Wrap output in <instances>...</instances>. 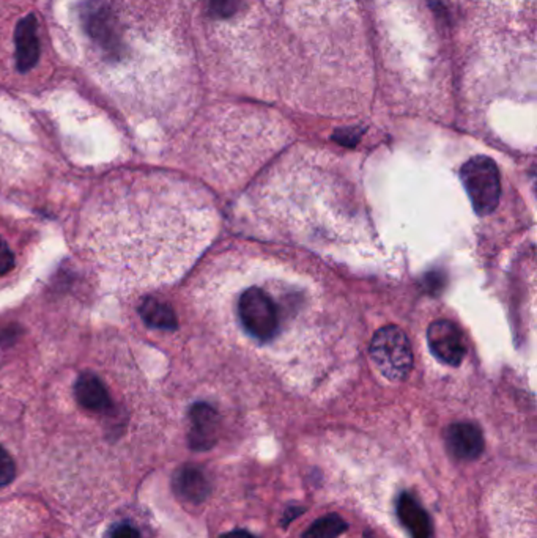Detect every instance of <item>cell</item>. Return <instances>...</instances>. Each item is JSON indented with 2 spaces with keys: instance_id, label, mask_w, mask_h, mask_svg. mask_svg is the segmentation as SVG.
I'll use <instances>...</instances> for the list:
<instances>
[{
  "instance_id": "obj_17",
  "label": "cell",
  "mask_w": 537,
  "mask_h": 538,
  "mask_svg": "<svg viewBox=\"0 0 537 538\" xmlns=\"http://www.w3.org/2000/svg\"><path fill=\"white\" fill-rule=\"evenodd\" d=\"M110 538H141V535H139L136 527L129 526V524H120V526L114 527Z\"/></svg>"
},
{
  "instance_id": "obj_5",
  "label": "cell",
  "mask_w": 537,
  "mask_h": 538,
  "mask_svg": "<svg viewBox=\"0 0 537 538\" xmlns=\"http://www.w3.org/2000/svg\"><path fill=\"white\" fill-rule=\"evenodd\" d=\"M429 348L438 361L457 367L465 357V343L457 324L449 320H437L429 326Z\"/></svg>"
},
{
  "instance_id": "obj_15",
  "label": "cell",
  "mask_w": 537,
  "mask_h": 538,
  "mask_svg": "<svg viewBox=\"0 0 537 538\" xmlns=\"http://www.w3.org/2000/svg\"><path fill=\"white\" fill-rule=\"evenodd\" d=\"M16 476V465L12 455L6 452V449L0 446V488L12 484Z\"/></svg>"
},
{
  "instance_id": "obj_13",
  "label": "cell",
  "mask_w": 537,
  "mask_h": 538,
  "mask_svg": "<svg viewBox=\"0 0 537 538\" xmlns=\"http://www.w3.org/2000/svg\"><path fill=\"white\" fill-rule=\"evenodd\" d=\"M347 529L345 520H342L339 515L330 514L312 523L303 533V538H337L347 533Z\"/></svg>"
},
{
  "instance_id": "obj_4",
  "label": "cell",
  "mask_w": 537,
  "mask_h": 538,
  "mask_svg": "<svg viewBox=\"0 0 537 538\" xmlns=\"http://www.w3.org/2000/svg\"><path fill=\"white\" fill-rule=\"evenodd\" d=\"M80 18L87 33L108 54L118 57L123 52L118 21L108 4L101 0H87L80 8Z\"/></svg>"
},
{
  "instance_id": "obj_2",
  "label": "cell",
  "mask_w": 537,
  "mask_h": 538,
  "mask_svg": "<svg viewBox=\"0 0 537 538\" xmlns=\"http://www.w3.org/2000/svg\"><path fill=\"white\" fill-rule=\"evenodd\" d=\"M460 178L479 216L494 213L501 197L500 171L488 156H475L462 165Z\"/></svg>"
},
{
  "instance_id": "obj_1",
  "label": "cell",
  "mask_w": 537,
  "mask_h": 538,
  "mask_svg": "<svg viewBox=\"0 0 537 538\" xmlns=\"http://www.w3.org/2000/svg\"><path fill=\"white\" fill-rule=\"evenodd\" d=\"M371 356L375 367L390 381L399 383L409 376L413 367V353L409 337L394 324L380 328L371 342Z\"/></svg>"
},
{
  "instance_id": "obj_7",
  "label": "cell",
  "mask_w": 537,
  "mask_h": 538,
  "mask_svg": "<svg viewBox=\"0 0 537 538\" xmlns=\"http://www.w3.org/2000/svg\"><path fill=\"white\" fill-rule=\"evenodd\" d=\"M191 430L188 434L190 447L197 452L213 449L220 434V416L213 406L195 404L190 410Z\"/></svg>"
},
{
  "instance_id": "obj_10",
  "label": "cell",
  "mask_w": 537,
  "mask_h": 538,
  "mask_svg": "<svg viewBox=\"0 0 537 538\" xmlns=\"http://www.w3.org/2000/svg\"><path fill=\"white\" fill-rule=\"evenodd\" d=\"M397 518L411 538H432L434 529L428 512L416 501L415 496L402 493L397 499Z\"/></svg>"
},
{
  "instance_id": "obj_11",
  "label": "cell",
  "mask_w": 537,
  "mask_h": 538,
  "mask_svg": "<svg viewBox=\"0 0 537 538\" xmlns=\"http://www.w3.org/2000/svg\"><path fill=\"white\" fill-rule=\"evenodd\" d=\"M74 397L76 402L87 411L103 414L112 410V400L109 392L103 385V381L97 375L86 372L80 375L74 385Z\"/></svg>"
},
{
  "instance_id": "obj_16",
  "label": "cell",
  "mask_w": 537,
  "mask_h": 538,
  "mask_svg": "<svg viewBox=\"0 0 537 538\" xmlns=\"http://www.w3.org/2000/svg\"><path fill=\"white\" fill-rule=\"evenodd\" d=\"M14 254L6 245L5 239L0 237V275L8 274L14 268Z\"/></svg>"
},
{
  "instance_id": "obj_19",
  "label": "cell",
  "mask_w": 537,
  "mask_h": 538,
  "mask_svg": "<svg viewBox=\"0 0 537 538\" xmlns=\"http://www.w3.org/2000/svg\"><path fill=\"white\" fill-rule=\"evenodd\" d=\"M220 538H256L252 533H248V531H241V529H237V531H232V533H224V535H221Z\"/></svg>"
},
{
  "instance_id": "obj_12",
  "label": "cell",
  "mask_w": 537,
  "mask_h": 538,
  "mask_svg": "<svg viewBox=\"0 0 537 538\" xmlns=\"http://www.w3.org/2000/svg\"><path fill=\"white\" fill-rule=\"evenodd\" d=\"M139 315L146 326L155 328V329H177V315L174 312V309L169 304L159 302L158 300L146 298L142 301V304L139 306Z\"/></svg>"
},
{
  "instance_id": "obj_14",
  "label": "cell",
  "mask_w": 537,
  "mask_h": 538,
  "mask_svg": "<svg viewBox=\"0 0 537 538\" xmlns=\"http://www.w3.org/2000/svg\"><path fill=\"white\" fill-rule=\"evenodd\" d=\"M239 10V0H208V12L213 18H231Z\"/></svg>"
},
{
  "instance_id": "obj_3",
  "label": "cell",
  "mask_w": 537,
  "mask_h": 538,
  "mask_svg": "<svg viewBox=\"0 0 537 538\" xmlns=\"http://www.w3.org/2000/svg\"><path fill=\"white\" fill-rule=\"evenodd\" d=\"M239 317L250 336L260 342H269L279 330V312L268 294L259 287H250L239 300Z\"/></svg>"
},
{
  "instance_id": "obj_20",
  "label": "cell",
  "mask_w": 537,
  "mask_h": 538,
  "mask_svg": "<svg viewBox=\"0 0 537 538\" xmlns=\"http://www.w3.org/2000/svg\"><path fill=\"white\" fill-rule=\"evenodd\" d=\"M366 538H373V537H371V535H367V533H366Z\"/></svg>"
},
{
  "instance_id": "obj_18",
  "label": "cell",
  "mask_w": 537,
  "mask_h": 538,
  "mask_svg": "<svg viewBox=\"0 0 537 538\" xmlns=\"http://www.w3.org/2000/svg\"><path fill=\"white\" fill-rule=\"evenodd\" d=\"M305 507H299V506H290V507L286 508V512H284V518H282V526H287L290 524L295 518H298L299 515L305 512Z\"/></svg>"
},
{
  "instance_id": "obj_8",
  "label": "cell",
  "mask_w": 537,
  "mask_h": 538,
  "mask_svg": "<svg viewBox=\"0 0 537 538\" xmlns=\"http://www.w3.org/2000/svg\"><path fill=\"white\" fill-rule=\"evenodd\" d=\"M172 488L182 501L202 504L212 493V482L199 466L184 465L174 474Z\"/></svg>"
},
{
  "instance_id": "obj_9",
  "label": "cell",
  "mask_w": 537,
  "mask_h": 538,
  "mask_svg": "<svg viewBox=\"0 0 537 538\" xmlns=\"http://www.w3.org/2000/svg\"><path fill=\"white\" fill-rule=\"evenodd\" d=\"M16 46V67L21 73L31 71L40 60V42H38L37 19L29 14L19 21L14 31Z\"/></svg>"
},
{
  "instance_id": "obj_6",
  "label": "cell",
  "mask_w": 537,
  "mask_h": 538,
  "mask_svg": "<svg viewBox=\"0 0 537 538\" xmlns=\"http://www.w3.org/2000/svg\"><path fill=\"white\" fill-rule=\"evenodd\" d=\"M446 449L460 461H475L483 455L485 441L476 423H452L446 430Z\"/></svg>"
}]
</instances>
